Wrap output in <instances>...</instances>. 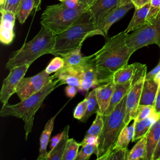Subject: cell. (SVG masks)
Returning a JSON list of instances; mask_svg holds the SVG:
<instances>
[{"instance_id":"obj_50","label":"cell","mask_w":160,"mask_h":160,"mask_svg":"<svg viewBox=\"0 0 160 160\" xmlns=\"http://www.w3.org/2000/svg\"><path fill=\"white\" fill-rule=\"evenodd\" d=\"M6 0H0V4H1V6H2L4 5V4L5 2H6Z\"/></svg>"},{"instance_id":"obj_7","label":"cell","mask_w":160,"mask_h":160,"mask_svg":"<svg viewBox=\"0 0 160 160\" xmlns=\"http://www.w3.org/2000/svg\"><path fill=\"white\" fill-rule=\"evenodd\" d=\"M126 44L132 53L152 44L160 48V12L150 24H144L128 34Z\"/></svg>"},{"instance_id":"obj_51","label":"cell","mask_w":160,"mask_h":160,"mask_svg":"<svg viewBox=\"0 0 160 160\" xmlns=\"http://www.w3.org/2000/svg\"><path fill=\"white\" fill-rule=\"evenodd\" d=\"M59 1H61V2H64V1H65L66 0H59Z\"/></svg>"},{"instance_id":"obj_19","label":"cell","mask_w":160,"mask_h":160,"mask_svg":"<svg viewBox=\"0 0 160 160\" xmlns=\"http://www.w3.org/2000/svg\"><path fill=\"white\" fill-rule=\"evenodd\" d=\"M160 138V118L157 120L146 134V160H152L156 146Z\"/></svg>"},{"instance_id":"obj_43","label":"cell","mask_w":160,"mask_h":160,"mask_svg":"<svg viewBox=\"0 0 160 160\" xmlns=\"http://www.w3.org/2000/svg\"><path fill=\"white\" fill-rule=\"evenodd\" d=\"M62 131L59 134H58L57 135L54 136V137H52L51 139V142H50V146H49V148H50V150H52L56 145L59 142V141H60L61 138H62Z\"/></svg>"},{"instance_id":"obj_21","label":"cell","mask_w":160,"mask_h":160,"mask_svg":"<svg viewBox=\"0 0 160 160\" xmlns=\"http://www.w3.org/2000/svg\"><path fill=\"white\" fill-rule=\"evenodd\" d=\"M59 112L60 111L55 114V116L50 118L44 126V130L42 132L39 139V154L37 159L38 160H46V156L48 153L47 152V146L48 145L50 137L53 130L54 120Z\"/></svg>"},{"instance_id":"obj_48","label":"cell","mask_w":160,"mask_h":160,"mask_svg":"<svg viewBox=\"0 0 160 160\" xmlns=\"http://www.w3.org/2000/svg\"><path fill=\"white\" fill-rule=\"evenodd\" d=\"M132 0H120L119 6H122V5H124L126 4H129V3L132 2Z\"/></svg>"},{"instance_id":"obj_15","label":"cell","mask_w":160,"mask_h":160,"mask_svg":"<svg viewBox=\"0 0 160 160\" xmlns=\"http://www.w3.org/2000/svg\"><path fill=\"white\" fill-rule=\"evenodd\" d=\"M54 79L59 81L61 85L67 84L76 86L78 89L80 87L82 79V69L79 67L63 66L53 75Z\"/></svg>"},{"instance_id":"obj_23","label":"cell","mask_w":160,"mask_h":160,"mask_svg":"<svg viewBox=\"0 0 160 160\" xmlns=\"http://www.w3.org/2000/svg\"><path fill=\"white\" fill-rule=\"evenodd\" d=\"M149 7L150 3L149 2L139 8H135L132 18L130 21L127 28L126 30H124L126 33H129V32L134 31L138 27L146 23Z\"/></svg>"},{"instance_id":"obj_46","label":"cell","mask_w":160,"mask_h":160,"mask_svg":"<svg viewBox=\"0 0 160 160\" xmlns=\"http://www.w3.org/2000/svg\"><path fill=\"white\" fill-rule=\"evenodd\" d=\"M41 0H34V9L35 11H38L41 9Z\"/></svg>"},{"instance_id":"obj_14","label":"cell","mask_w":160,"mask_h":160,"mask_svg":"<svg viewBox=\"0 0 160 160\" xmlns=\"http://www.w3.org/2000/svg\"><path fill=\"white\" fill-rule=\"evenodd\" d=\"M120 0H96L90 6L97 28L106 16L116 8L119 6Z\"/></svg>"},{"instance_id":"obj_30","label":"cell","mask_w":160,"mask_h":160,"mask_svg":"<svg viewBox=\"0 0 160 160\" xmlns=\"http://www.w3.org/2000/svg\"><path fill=\"white\" fill-rule=\"evenodd\" d=\"M80 146V143L77 142L73 138L69 139L61 160H76Z\"/></svg>"},{"instance_id":"obj_3","label":"cell","mask_w":160,"mask_h":160,"mask_svg":"<svg viewBox=\"0 0 160 160\" xmlns=\"http://www.w3.org/2000/svg\"><path fill=\"white\" fill-rule=\"evenodd\" d=\"M61 85L59 81L56 79L39 92L21 100L16 104L11 105L7 103L2 105L0 111V116L2 117L14 116L22 119L24 122L25 139L27 140L28 134L32 130L36 112L41 106L45 98Z\"/></svg>"},{"instance_id":"obj_38","label":"cell","mask_w":160,"mask_h":160,"mask_svg":"<svg viewBox=\"0 0 160 160\" xmlns=\"http://www.w3.org/2000/svg\"><path fill=\"white\" fill-rule=\"evenodd\" d=\"M20 1L21 0H6L4 5L1 6V9L11 11L16 14Z\"/></svg>"},{"instance_id":"obj_42","label":"cell","mask_w":160,"mask_h":160,"mask_svg":"<svg viewBox=\"0 0 160 160\" xmlns=\"http://www.w3.org/2000/svg\"><path fill=\"white\" fill-rule=\"evenodd\" d=\"M154 110L155 112L160 114V87L158 88V92L156 96L154 104Z\"/></svg>"},{"instance_id":"obj_40","label":"cell","mask_w":160,"mask_h":160,"mask_svg":"<svg viewBox=\"0 0 160 160\" xmlns=\"http://www.w3.org/2000/svg\"><path fill=\"white\" fill-rule=\"evenodd\" d=\"M160 72V61L158 63V64L153 69H152L149 72L146 74L145 76V80H149V79H154V77L156 76L157 74H158Z\"/></svg>"},{"instance_id":"obj_13","label":"cell","mask_w":160,"mask_h":160,"mask_svg":"<svg viewBox=\"0 0 160 160\" xmlns=\"http://www.w3.org/2000/svg\"><path fill=\"white\" fill-rule=\"evenodd\" d=\"M1 18L0 24V41L5 45L10 44L15 36L14 27L16 14L11 11L1 9Z\"/></svg>"},{"instance_id":"obj_28","label":"cell","mask_w":160,"mask_h":160,"mask_svg":"<svg viewBox=\"0 0 160 160\" xmlns=\"http://www.w3.org/2000/svg\"><path fill=\"white\" fill-rule=\"evenodd\" d=\"M87 99V109L86 112L84 114L82 118L80 120L82 122H86L88 119L94 113H96L99 111V106L96 98V89H93L86 96Z\"/></svg>"},{"instance_id":"obj_39","label":"cell","mask_w":160,"mask_h":160,"mask_svg":"<svg viewBox=\"0 0 160 160\" xmlns=\"http://www.w3.org/2000/svg\"><path fill=\"white\" fill-rule=\"evenodd\" d=\"M98 136H84V139L80 142L81 146L86 145V144H98Z\"/></svg>"},{"instance_id":"obj_33","label":"cell","mask_w":160,"mask_h":160,"mask_svg":"<svg viewBox=\"0 0 160 160\" xmlns=\"http://www.w3.org/2000/svg\"><path fill=\"white\" fill-rule=\"evenodd\" d=\"M149 12L145 24H150L160 12V0H151Z\"/></svg>"},{"instance_id":"obj_10","label":"cell","mask_w":160,"mask_h":160,"mask_svg":"<svg viewBox=\"0 0 160 160\" xmlns=\"http://www.w3.org/2000/svg\"><path fill=\"white\" fill-rule=\"evenodd\" d=\"M146 69V64L138 62L126 64L114 72L112 80L115 84L125 83L131 80L139 81L140 79L145 78Z\"/></svg>"},{"instance_id":"obj_8","label":"cell","mask_w":160,"mask_h":160,"mask_svg":"<svg viewBox=\"0 0 160 160\" xmlns=\"http://www.w3.org/2000/svg\"><path fill=\"white\" fill-rule=\"evenodd\" d=\"M54 79L52 75L50 76L44 69L33 76L24 77L18 84L16 93L20 100H23L39 92Z\"/></svg>"},{"instance_id":"obj_9","label":"cell","mask_w":160,"mask_h":160,"mask_svg":"<svg viewBox=\"0 0 160 160\" xmlns=\"http://www.w3.org/2000/svg\"><path fill=\"white\" fill-rule=\"evenodd\" d=\"M29 66L30 64H24L9 70L8 76L3 81L0 92V101L2 105L6 104L10 97L16 92L19 82L24 77Z\"/></svg>"},{"instance_id":"obj_32","label":"cell","mask_w":160,"mask_h":160,"mask_svg":"<svg viewBox=\"0 0 160 160\" xmlns=\"http://www.w3.org/2000/svg\"><path fill=\"white\" fill-rule=\"evenodd\" d=\"M98 144H86L82 146L79 151L76 160H88L92 154H97Z\"/></svg>"},{"instance_id":"obj_26","label":"cell","mask_w":160,"mask_h":160,"mask_svg":"<svg viewBox=\"0 0 160 160\" xmlns=\"http://www.w3.org/2000/svg\"><path fill=\"white\" fill-rule=\"evenodd\" d=\"M146 134L138 139L134 147L129 151L127 160H146Z\"/></svg>"},{"instance_id":"obj_49","label":"cell","mask_w":160,"mask_h":160,"mask_svg":"<svg viewBox=\"0 0 160 160\" xmlns=\"http://www.w3.org/2000/svg\"><path fill=\"white\" fill-rule=\"evenodd\" d=\"M154 79L158 84L159 87H160V72L156 74V76L154 77Z\"/></svg>"},{"instance_id":"obj_52","label":"cell","mask_w":160,"mask_h":160,"mask_svg":"<svg viewBox=\"0 0 160 160\" xmlns=\"http://www.w3.org/2000/svg\"><path fill=\"white\" fill-rule=\"evenodd\" d=\"M159 160H160V158H159Z\"/></svg>"},{"instance_id":"obj_37","label":"cell","mask_w":160,"mask_h":160,"mask_svg":"<svg viewBox=\"0 0 160 160\" xmlns=\"http://www.w3.org/2000/svg\"><path fill=\"white\" fill-rule=\"evenodd\" d=\"M129 151L128 149H114L110 153L107 160H127Z\"/></svg>"},{"instance_id":"obj_1","label":"cell","mask_w":160,"mask_h":160,"mask_svg":"<svg viewBox=\"0 0 160 160\" xmlns=\"http://www.w3.org/2000/svg\"><path fill=\"white\" fill-rule=\"evenodd\" d=\"M128 34L124 31L109 38L99 50L91 54L98 86L112 81L114 72L128 64L132 54L126 44Z\"/></svg>"},{"instance_id":"obj_25","label":"cell","mask_w":160,"mask_h":160,"mask_svg":"<svg viewBox=\"0 0 160 160\" xmlns=\"http://www.w3.org/2000/svg\"><path fill=\"white\" fill-rule=\"evenodd\" d=\"M134 134V122H133L131 126L126 125L122 129L116 142V144L112 149V151L118 149H128V146L129 142L132 140Z\"/></svg>"},{"instance_id":"obj_11","label":"cell","mask_w":160,"mask_h":160,"mask_svg":"<svg viewBox=\"0 0 160 160\" xmlns=\"http://www.w3.org/2000/svg\"><path fill=\"white\" fill-rule=\"evenodd\" d=\"M145 78H142L134 84L127 94L126 102V113L124 122L126 125L134 120L136 116L137 109L139 105L143 83Z\"/></svg>"},{"instance_id":"obj_4","label":"cell","mask_w":160,"mask_h":160,"mask_svg":"<svg viewBox=\"0 0 160 160\" xmlns=\"http://www.w3.org/2000/svg\"><path fill=\"white\" fill-rule=\"evenodd\" d=\"M56 34L41 25V29L30 41L14 51L9 58L6 68H12L24 64H31L35 60L46 54H51L56 41Z\"/></svg>"},{"instance_id":"obj_22","label":"cell","mask_w":160,"mask_h":160,"mask_svg":"<svg viewBox=\"0 0 160 160\" xmlns=\"http://www.w3.org/2000/svg\"><path fill=\"white\" fill-rule=\"evenodd\" d=\"M160 114L154 111L151 115L139 121H134V134L132 141L134 142L147 134L153 124L159 119Z\"/></svg>"},{"instance_id":"obj_29","label":"cell","mask_w":160,"mask_h":160,"mask_svg":"<svg viewBox=\"0 0 160 160\" xmlns=\"http://www.w3.org/2000/svg\"><path fill=\"white\" fill-rule=\"evenodd\" d=\"M34 9V0H21L16 13V17L20 22L23 24Z\"/></svg>"},{"instance_id":"obj_27","label":"cell","mask_w":160,"mask_h":160,"mask_svg":"<svg viewBox=\"0 0 160 160\" xmlns=\"http://www.w3.org/2000/svg\"><path fill=\"white\" fill-rule=\"evenodd\" d=\"M81 50V46L61 56L64 62V66H81L85 60V56H82Z\"/></svg>"},{"instance_id":"obj_36","label":"cell","mask_w":160,"mask_h":160,"mask_svg":"<svg viewBox=\"0 0 160 160\" xmlns=\"http://www.w3.org/2000/svg\"><path fill=\"white\" fill-rule=\"evenodd\" d=\"M87 106H88V102H87V99L86 97L82 101L79 102L76 106V107L75 108L73 112V117L75 119H77L80 121L86 112Z\"/></svg>"},{"instance_id":"obj_16","label":"cell","mask_w":160,"mask_h":160,"mask_svg":"<svg viewBox=\"0 0 160 160\" xmlns=\"http://www.w3.org/2000/svg\"><path fill=\"white\" fill-rule=\"evenodd\" d=\"M133 7H134L133 3L131 2L124 5L119 6L114 9L98 28V29L101 32L102 36L106 37L108 31L111 26L121 19Z\"/></svg>"},{"instance_id":"obj_35","label":"cell","mask_w":160,"mask_h":160,"mask_svg":"<svg viewBox=\"0 0 160 160\" xmlns=\"http://www.w3.org/2000/svg\"><path fill=\"white\" fill-rule=\"evenodd\" d=\"M64 65V62L63 58L61 56H56L51 61L45 70L48 74H51V73L56 72L59 71L60 69L63 68Z\"/></svg>"},{"instance_id":"obj_2","label":"cell","mask_w":160,"mask_h":160,"mask_svg":"<svg viewBox=\"0 0 160 160\" xmlns=\"http://www.w3.org/2000/svg\"><path fill=\"white\" fill-rule=\"evenodd\" d=\"M95 35L102 34L97 28L92 13L88 9L68 29L56 36L51 54L61 56L81 46L86 39Z\"/></svg>"},{"instance_id":"obj_17","label":"cell","mask_w":160,"mask_h":160,"mask_svg":"<svg viewBox=\"0 0 160 160\" xmlns=\"http://www.w3.org/2000/svg\"><path fill=\"white\" fill-rule=\"evenodd\" d=\"M96 89V98L99 106V112L104 114L107 110L113 93L115 90V84L113 81L98 86Z\"/></svg>"},{"instance_id":"obj_44","label":"cell","mask_w":160,"mask_h":160,"mask_svg":"<svg viewBox=\"0 0 160 160\" xmlns=\"http://www.w3.org/2000/svg\"><path fill=\"white\" fill-rule=\"evenodd\" d=\"M151 0H132V2L135 8H139L145 4L149 3Z\"/></svg>"},{"instance_id":"obj_12","label":"cell","mask_w":160,"mask_h":160,"mask_svg":"<svg viewBox=\"0 0 160 160\" xmlns=\"http://www.w3.org/2000/svg\"><path fill=\"white\" fill-rule=\"evenodd\" d=\"M82 79L78 91L85 94L88 90L95 86H98L97 72L91 55L85 56V60L82 64Z\"/></svg>"},{"instance_id":"obj_20","label":"cell","mask_w":160,"mask_h":160,"mask_svg":"<svg viewBox=\"0 0 160 160\" xmlns=\"http://www.w3.org/2000/svg\"><path fill=\"white\" fill-rule=\"evenodd\" d=\"M158 88V84L154 81V79H144L141 91L139 105L154 106Z\"/></svg>"},{"instance_id":"obj_47","label":"cell","mask_w":160,"mask_h":160,"mask_svg":"<svg viewBox=\"0 0 160 160\" xmlns=\"http://www.w3.org/2000/svg\"><path fill=\"white\" fill-rule=\"evenodd\" d=\"M79 2L84 3L87 5H88L89 6H90L96 0H78Z\"/></svg>"},{"instance_id":"obj_34","label":"cell","mask_w":160,"mask_h":160,"mask_svg":"<svg viewBox=\"0 0 160 160\" xmlns=\"http://www.w3.org/2000/svg\"><path fill=\"white\" fill-rule=\"evenodd\" d=\"M154 111L152 105H139L134 121H139L151 115Z\"/></svg>"},{"instance_id":"obj_31","label":"cell","mask_w":160,"mask_h":160,"mask_svg":"<svg viewBox=\"0 0 160 160\" xmlns=\"http://www.w3.org/2000/svg\"><path fill=\"white\" fill-rule=\"evenodd\" d=\"M104 116L99 112H96V118L91 127L87 131L85 136H98L101 132L104 125Z\"/></svg>"},{"instance_id":"obj_24","label":"cell","mask_w":160,"mask_h":160,"mask_svg":"<svg viewBox=\"0 0 160 160\" xmlns=\"http://www.w3.org/2000/svg\"><path fill=\"white\" fill-rule=\"evenodd\" d=\"M69 126H65L62 131V136L57 145L48 153L46 160H61L63 153L69 139Z\"/></svg>"},{"instance_id":"obj_41","label":"cell","mask_w":160,"mask_h":160,"mask_svg":"<svg viewBox=\"0 0 160 160\" xmlns=\"http://www.w3.org/2000/svg\"><path fill=\"white\" fill-rule=\"evenodd\" d=\"M78 91V88L76 86H74L68 85L65 88L66 94L69 98H74L76 96Z\"/></svg>"},{"instance_id":"obj_45","label":"cell","mask_w":160,"mask_h":160,"mask_svg":"<svg viewBox=\"0 0 160 160\" xmlns=\"http://www.w3.org/2000/svg\"><path fill=\"white\" fill-rule=\"evenodd\" d=\"M159 158H160V138L156 146L153 157H152V160H159Z\"/></svg>"},{"instance_id":"obj_18","label":"cell","mask_w":160,"mask_h":160,"mask_svg":"<svg viewBox=\"0 0 160 160\" xmlns=\"http://www.w3.org/2000/svg\"><path fill=\"white\" fill-rule=\"evenodd\" d=\"M138 81L131 80L125 83L115 84V90L112 96L110 104L103 115L110 114L117 106V104L124 98L125 96L127 95L131 88Z\"/></svg>"},{"instance_id":"obj_5","label":"cell","mask_w":160,"mask_h":160,"mask_svg":"<svg viewBox=\"0 0 160 160\" xmlns=\"http://www.w3.org/2000/svg\"><path fill=\"white\" fill-rule=\"evenodd\" d=\"M127 95L117 104L109 115H103L104 125L98 136L97 160H107L122 129L126 126L124 122Z\"/></svg>"},{"instance_id":"obj_6","label":"cell","mask_w":160,"mask_h":160,"mask_svg":"<svg viewBox=\"0 0 160 160\" xmlns=\"http://www.w3.org/2000/svg\"><path fill=\"white\" fill-rule=\"evenodd\" d=\"M89 8L81 2L74 8L68 7L64 2L48 6L41 15L40 23L57 35L68 29Z\"/></svg>"}]
</instances>
